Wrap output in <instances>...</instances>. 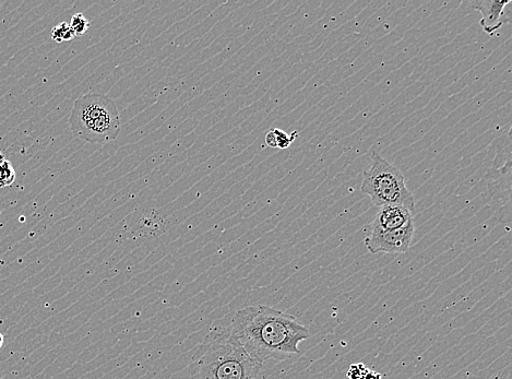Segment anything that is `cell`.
Segmentation results:
<instances>
[{
    "instance_id": "1",
    "label": "cell",
    "mask_w": 512,
    "mask_h": 379,
    "mask_svg": "<svg viewBox=\"0 0 512 379\" xmlns=\"http://www.w3.org/2000/svg\"><path fill=\"white\" fill-rule=\"evenodd\" d=\"M229 328L249 357L263 365L299 355L300 343L311 337L294 316L267 305L247 306L238 311Z\"/></svg>"
},
{
    "instance_id": "2",
    "label": "cell",
    "mask_w": 512,
    "mask_h": 379,
    "mask_svg": "<svg viewBox=\"0 0 512 379\" xmlns=\"http://www.w3.org/2000/svg\"><path fill=\"white\" fill-rule=\"evenodd\" d=\"M263 366L249 357L229 327H217L202 342L190 379H256Z\"/></svg>"
},
{
    "instance_id": "3",
    "label": "cell",
    "mask_w": 512,
    "mask_h": 379,
    "mask_svg": "<svg viewBox=\"0 0 512 379\" xmlns=\"http://www.w3.org/2000/svg\"><path fill=\"white\" fill-rule=\"evenodd\" d=\"M71 132L90 144L105 145L121 134V117L115 102L101 93L79 98L69 118Z\"/></svg>"
},
{
    "instance_id": "4",
    "label": "cell",
    "mask_w": 512,
    "mask_h": 379,
    "mask_svg": "<svg viewBox=\"0 0 512 379\" xmlns=\"http://www.w3.org/2000/svg\"><path fill=\"white\" fill-rule=\"evenodd\" d=\"M361 191L377 207L398 205L413 212L415 200L406 185V177L395 164L390 163L379 153H372V162L364 172Z\"/></svg>"
},
{
    "instance_id": "5",
    "label": "cell",
    "mask_w": 512,
    "mask_h": 379,
    "mask_svg": "<svg viewBox=\"0 0 512 379\" xmlns=\"http://www.w3.org/2000/svg\"><path fill=\"white\" fill-rule=\"evenodd\" d=\"M414 231L413 220L397 230H372V233L367 236L364 242L368 252L372 254H403L410 250Z\"/></svg>"
},
{
    "instance_id": "6",
    "label": "cell",
    "mask_w": 512,
    "mask_h": 379,
    "mask_svg": "<svg viewBox=\"0 0 512 379\" xmlns=\"http://www.w3.org/2000/svg\"><path fill=\"white\" fill-rule=\"evenodd\" d=\"M509 5L511 0H505V2L481 0L473 4L474 9L482 15L480 23L485 33L493 35L505 23L511 22V13L507 8Z\"/></svg>"
},
{
    "instance_id": "7",
    "label": "cell",
    "mask_w": 512,
    "mask_h": 379,
    "mask_svg": "<svg viewBox=\"0 0 512 379\" xmlns=\"http://www.w3.org/2000/svg\"><path fill=\"white\" fill-rule=\"evenodd\" d=\"M413 221L412 211L398 205L380 207L372 223V230L391 231L397 230Z\"/></svg>"
},
{
    "instance_id": "8",
    "label": "cell",
    "mask_w": 512,
    "mask_h": 379,
    "mask_svg": "<svg viewBox=\"0 0 512 379\" xmlns=\"http://www.w3.org/2000/svg\"><path fill=\"white\" fill-rule=\"evenodd\" d=\"M17 173L10 161L0 162V187H8L15 183Z\"/></svg>"
},
{
    "instance_id": "9",
    "label": "cell",
    "mask_w": 512,
    "mask_h": 379,
    "mask_svg": "<svg viewBox=\"0 0 512 379\" xmlns=\"http://www.w3.org/2000/svg\"><path fill=\"white\" fill-rule=\"evenodd\" d=\"M51 37L52 40L58 44L69 42L76 38L74 31L71 30L69 23L67 22L59 23V25L54 27Z\"/></svg>"
},
{
    "instance_id": "10",
    "label": "cell",
    "mask_w": 512,
    "mask_h": 379,
    "mask_svg": "<svg viewBox=\"0 0 512 379\" xmlns=\"http://www.w3.org/2000/svg\"><path fill=\"white\" fill-rule=\"evenodd\" d=\"M71 30L74 31L75 37H81L90 28V21L83 14H76L71 18L69 23Z\"/></svg>"
},
{
    "instance_id": "11",
    "label": "cell",
    "mask_w": 512,
    "mask_h": 379,
    "mask_svg": "<svg viewBox=\"0 0 512 379\" xmlns=\"http://www.w3.org/2000/svg\"><path fill=\"white\" fill-rule=\"evenodd\" d=\"M273 132H275L279 149L289 148L297 136V132L288 135L287 133L283 132V130L278 128L273 129Z\"/></svg>"
},
{
    "instance_id": "12",
    "label": "cell",
    "mask_w": 512,
    "mask_h": 379,
    "mask_svg": "<svg viewBox=\"0 0 512 379\" xmlns=\"http://www.w3.org/2000/svg\"><path fill=\"white\" fill-rule=\"evenodd\" d=\"M368 370V367L363 363L352 364L349 367L347 376L349 379H362Z\"/></svg>"
},
{
    "instance_id": "13",
    "label": "cell",
    "mask_w": 512,
    "mask_h": 379,
    "mask_svg": "<svg viewBox=\"0 0 512 379\" xmlns=\"http://www.w3.org/2000/svg\"><path fill=\"white\" fill-rule=\"evenodd\" d=\"M266 144L270 148H278L277 138L275 132H273V129H270L266 135Z\"/></svg>"
},
{
    "instance_id": "14",
    "label": "cell",
    "mask_w": 512,
    "mask_h": 379,
    "mask_svg": "<svg viewBox=\"0 0 512 379\" xmlns=\"http://www.w3.org/2000/svg\"><path fill=\"white\" fill-rule=\"evenodd\" d=\"M362 379H384L383 375L375 371L368 370Z\"/></svg>"
},
{
    "instance_id": "15",
    "label": "cell",
    "mask_w": 512,
    "mask_h": 379,
    "mask_svg": "<svg viewBox=\"0 0 512 379\" xmlns=\"http://www.w3.org/2000/svg\"><path fill=\"white\" fill-rule=\"evenodd\" d=\"M4 341H5L4 335L2 333H0V349H2V347L4 345Z\"/></svg>"
},
{
    "instance_id": "16",
    "label": "cell",
    "mask_w": 512,
    "mask_h": 379,
    "mask_svg": "<svg viewBox=\"0 0 512 379\" xmlns=\"http://www.w3.org/2000/svg\"><path fill=\"white\" fill-rule=\"evenodd\" d=\"M5 160L4 156H3V152L2 150H0V162H3Z\"/></svg>"
},
{
    "instance_id": "17",
    "label": "cell",
    "mask_w": 512,
    "mask_h": 379,
    "mask_svg": "<svg viewBox=\"0 0 512 379\" xmlns=\"http://www.w3.org/2000/svg\"><path fill=\"white\" fill-rule=\"evenodd\" d=\"M0 379H5L2 372H0Z\"/></svg>"
}]
</instances>
